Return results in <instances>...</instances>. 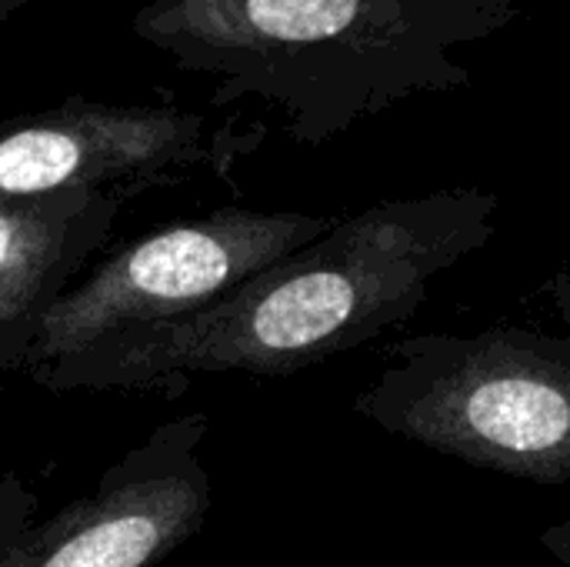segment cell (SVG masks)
Returning a JSON list of instances; mask_svg holds the SVG:
<instances>
[{
	"mask_svg": "<svg viewBox=\"0 0 570 567\" xmlns=\"http://www.w3.org/2000/svg\"><path fill=\"white\" fill-rule=\"evenodd\" d=\"M127 197H0V378L20 374L47 311L107 247Z\"/></svg>",
	"mask_w": 570,
	"mask_h": 567,
	"instance_id": "52a82bcc",
	"label": "cell"
},
{
	"mask_svg": "<svg viewBox=\"0 0 570 567\" xmlns=\"http://www.w3.org/2000/svg\"><path fill=\"white\" fill-rule=\"evenodd\" d=\"M207 414H180L120 454L87 491L37 521L33 495L0 478V567H157L197 538L214 481L200 458Z\"/></svg>",
	"mask_w": 570,
	"mask_h": 567,
	"instance_id": "5b68a950",
	"label": "cell"
},
{
	"mask_svg": "<svg viewBox=\"0 0 570 567\" xmlns=\"http://www.w3.org/2000/svg\"><path fill=\"white\" fill-rule=\"evenodd\" d=\"M548 291H551V301H554V307H558L561 321L568 324V331H570V271H558V274L551 277Z\"/></svg>",
	"mask_w": 570,
	"mask_h": 567,
	"instance_id": "9c48e42d",
	"label": "cell"
},
{
	"mask_svg": "<svg viewBox=\"0 0 570 567\" xmlns=\"http://www.w3.org/2000/svg\"><path fill=\"white\" fill-rule=\"evenodd\" d=\"M257 144V127L197 110L67 100L0 117V197L97 190L130 201L200 174L220 177Z\"/></svg>",
	"mask_w": 570,
	"mask_h": 567,
	"instance_id": "8992f818",
	"label": "cell"
},
{
	"mask_svg": "<svg viewBox=\"0 0 570 567\" xmlns=\"http://www.w3.org/2000/svg\"><path fill=\"white\" fill-rule=\"evenodd\" d=\"M23 3H27V0H0V23H3V20H10Z\"/></svg>",
	"mask_w": 570,
	"mask_h": 567,
	"instance_id": "30bf717a",
	"label": "cell"
},
{
	"mask_svg": "<svg viewBox=\"0 0 570 567\" xmlns=\"http://www.w3.org/2000/svg\"><path fill=\"white\" fill-rule=\"evenodd\" d=\"M387 351L391 364L354 401L361 418L471 468L570 485V331L504 324Z\"/></svg>",
	"mask_w": 570,
	"mask_h": 567,
	"instance_id": "3957f363",
	"label": "cell"
},
{
	"mask_svg": "<svg viewBox=\"0 0 570 567\" xmlns=\"http://www.w3.org/2000/svg\"><path fill=\"white\" fill-rule=\"evenodd\" d=\"M538 545H541V548H544L548 555H554V558H558L561 565L570 567V521L551 525L548 531H541Z\"/></svg>",
	"mask_w": 570,
	"mask_h": 567,
	"instance_id": "ba28073f",
	"label": "cell"
},
{
	"mask_svg": "<svg viewBox=\"0 0 570 567\" xmlns=\"http://www.w3.org/2000/svg\"><path fill=\"white\" fill-rule=\"evenodd\" d=\"M521 20L514 0H144L134 33L214 100H261L321 147L411 97L471 80L461 50Z\"/></svg>",
	"mask_w": 570,
	"mask_h": 567,
	"instance_id": "7a4b0ae2",
	"label": "cell"
},
{
	"mask_svg": "<svg viewBox=\"0 0 570 567\" xmlns=\"http://www.w3.org/2000/svg\"><path fill=\"white\" fill-rule=\"evenodd\" d=\"M334 224L327 214L250 207H217L167 224L87 267L40 321L20 378L110 334L197 314Z\"/></svg>",
	"mask_w": 570,
	"mask_h": 567,
	"instance_id": "277c9868",
	"label": "cell"
},
{
	"mask_svg": "<svg viewBox=\"0 0 570 567\" xmlns=\"http://www.w3.org/2000/svg\"><path fill=\"white\" fill-rule=\"evenodd\" d=\"M481 247L471 207L451 190L397 197L337 221L307 247L217 304L110 334L27 381L67 391L177 398L207 378H291L414 317L434 277Z\"/></svg>",
	"mask_w": 570,
	"mask_h": 567,
	"instance_id": "6da1fadb",
	"label": "cell"
}]
</instances>
